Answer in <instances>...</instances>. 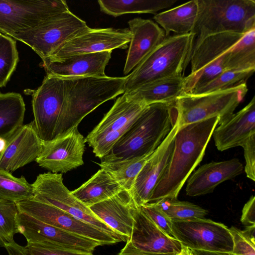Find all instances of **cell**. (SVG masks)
I'll use <instances>...</instances> for the list:
<instances>
[{"label":"cell","mask_w":255,"mask_h":255,"mask_svg":"<svg viewBox=\"0 0 255 255\" xmlns=\"http://www.w3.org/2000/svg\"><path fill=\"white\" fill-rule=\"evenodd\" d=\"M219 122V118L215 117L179 127L169 163L148 203L177 200L183 186L203 158Z\"/></svg>","instance_id":"6da1fadb"},{"label":"cell","mask_w":255,"mask_h":255,"mask_svg":"<svg viewBox=\"0 0 255 255\" xmlns=\"http://www.w3.org/2000/svg\"><path fill=\"white\" fill-rule=\"evenodd\" d=\"M177 118L175 102L147 105L102 159L124 160L152 154L169 134Z\"/></svg>","instance_id":"7a4b0ae2"},{"label":"cell","mask_w":255,"mask_h":255,"mask_svg":"<svg viewBox=\"0 0 255 255\" xmlns=\"http://www.w3.org/2000/svg\"><path fill=\"white\" fill-rule=\"evenodd\" d=\"M63 79L65 99L57 137L78 127L85 117L104 103L124 94L127 76Z\"/></svg>","instance_id":"3957f363"},{"label":"cell","mask_w":255,"mask_h":255,"mask_svg":"<svg viewBox=\"0 0 255 255\" xmlns=\"http://www.w3.org/2000/svg\"><path fill=\"white\" fill-rule=\"evenodd\" d=\"M195 33L169 35L127 76L125 93L147 83L184 76L193 50Z\"/></svg>","instance_id":"277c9868"},{"label":"cell","mask_w":255,"mask_h":255,"mask_svg":"<svg viewBox=\"0 0 255 255\" xmlns=\"http://www.w3.org/2000/svg\"><path fill=\"white\" fill-rule=\"evenodd\" d=\"M193 48L208 36L224 32L246 33L255 29L254 0H198Z\"/></svg>","instance_id":"5b68a950"},{"label":"cell","mask_w":255,"mask_h":255,"mask_svg":"<svg viewBox=\"0 0 255 255\" xmlns=\"http://www.w3.org/2000/svg\"><path fill=\"white\" fill-rule=\"evenodd\" d=\"M248 91L244 84L206 94L183 93L175 102L179 127L215 117L220 123L234 113Z\"/></svg>","instance_id":"8992f818"},{"label":"cell","mask_w":255,"mask_h":255,"mask_svg":"<svg viewBox=\"0 0 255 255\" xmlns=\"http://www.w3.org/2000/svg\"><path fill=\"white\" fill-rule=\"evenodd\" d=\"M147 105L127 94L119 97L101 122L85 139L96 156L102 159L128 130Z\"/></svg>","instance_id":"52a82bcc"},{"label":"cell","mask_w":255,"mask_h":255,"mask_svg":"<svg viewBox=\"0 0 255 255\" xmlns=\"http://www.w3.org/2000/svg\"><path fill=\"white\" fill-rule=\"evenodd\" d=\"M91 28L70 10L10 37L29 46L41 59L49 57L67 41Z\"/></svg>","instance_id":"ba28073f"},{"label":"cell","mask_w":255,"mask_h":255,"mask_svg":"<svg viewBox=\"0 0 255 255\" xmlns=\"http://www.w3.org/2000/svg\"><path fill=\"white\" fill-rule=\"evenodd\" d=\"M32 185L34 199L58 208L92 225L109 234L119 242L128 241L100 220L89 207L74 196L64 184L62 174L51 172L40 174Z\"/></svg>","instance_id":"9c48e42d"},{"label":"cell","mask_w":255,"mask_h":255,"mask_svg":"<svg viewBox=\"0 0 255 255\" xmlns=\"http://www.w3.org/2000/svg\"><path fill=\"white\" fill-rule=\"evenodd\" d=\"M69 10L63 0H0V32L10 37Z\"/></svg>","instance_id":"30bf717a"},{"label":"cell","mask_w":255,"mask_h":255,"mask_svg":"<svg viewBox=\"0 0 255 255\" xmlns=\"http://www.w3.org/2000/svg\"><path fill=\"white\" fill-rule=\"evenodd\" d=\"M65 99L64 79L46 74L41 85L34 91L32 106L34 126L43 142L58 136V131Z\"/></svg>","instance_id":"8fae6325"},{"label":"cell","mask_w":255,"mask_h":255,"mask_svg":"<svg viewBox=\"0 0 255 255\" xmlns=\"http://www.w3.org/2000/svg\"><path fill=\"white\" fill-rule=\"evenodd\" d=\"M173 237L191 250L231 253L232 236L224 224L210 219L172 220Z\"/></svg>","instance_id":"7c38bea8"},{"label":"cell","mask_w":255,"mask_h":255,"mask_svg":"<svg viewBox=\"0 0 255 255\" xmlns=\"http://www.w3.org/2000/svg\"><path fill=\"white\" fill-rule=\"evenodd\" d=\"M19 211L41 222L102 244L119 242L107 233L82 221L69 213L33 197L15 202Z\"/></svg>","instance_id":"4fadbf2b"},{"label":"cell","mask_w":255,"mask_h":255,"mask_svg":"<svg viewBox=\"0 0 255 255\" xmlns=\"http://www.w3.org/2000/svg\"><path fill=\"white\" fill-rule=\"evenodd\" d=\"M131 38L128 28H91L67 41L42 61H58L71 56L125 49Z\"/></svg>","instance_id":"5bb4252c"},{"label":"cell","mask_w":255,"mask_h":255,"mask_svg":"<svg viewBox=\"0 0 255 255\" xmlns=\"http://www.w3.org/2000/svg\"><path fill=\"white\" fill-rule=\"evenodd\" d=\"M18 233L27 243L52 245L76 252L93 254L100 242L41 222L19 211L17 216Z\"/></svg>","instance_id":"9a60e30c"},{"label":"cell","mask_w":255,"mask_h":255,"mask_svg":"<svg viewBox=\"0 0 255 255\" xmlns=\"http://www.w3.org/2000/svg\"><path fill=\"white\" fill-rule=\"evenodd\" d=\"M85 140L78 127L66 134L43 142L35 161L38 165L54 173H65L84 164Z\"/></svg>","instance_id":"2e32d148"},{"label":"cell","mask_w":255,"mask_h":255,"mask_svg":"<svg viewBox=\"0 0 255 255\" xmlns=\"http://www.w3.org/2000/svg\"><path fill=\"white\" fill-rule=\"evenodd\" d=\"M179 125L177 121L161 144L151 154L137 175L129 193L137 208L148 203L151 193L169 163L174 137Z\"/></svg>","instance_id":"e0dca14e"},{"label":"cell","mask_w":255,"mask_h":255,"mask_svg":"<svg viewBox=\"0 0 255 255\" xmlns=\"http://www.w3.org/2000/svg\"><path fill=\"white\" fill-rule=\"evenodd\" d=\"M43 144L33 121L23 125L6 139L5 147L0 154V169L13 172L35 161Z\"/></svg>","instance_id":"ac0fdd59"},{"label":"cell","mask_w":255,"mask_h":255,"mask_svg":"<svg viewBox=\"0 0 255 255\" xmlns=\"http://www.w3.org/2000/svg\"><path fill=\"white\" fill-rule=\"evenodd\" d=\"M100 220L119 235L129 240L137 208L129 192L123 190L114 196L89 207Z\"/></svg>","instance_id":"d6986e66"},{"label":"cell","mask_w":255,"mask_h":255,"mask_svg":"<svg viewBox=\"0 0 255 255\" xmlns=\"http://www.w3.org/2000/svg\"><path fill=\"white\" fill-rule=\"evenodd\" d=\"M212 136L219 151L240 146L255 133V99L239 112L219 123Z\"/></svg>","instance_id":"ffe728a7"},{"label":"cell","mask_w":255,"mask_h":255,"mask_svg":"<svg viewBox=\"0 0 255 255\" xmlns=\"http://www.w3.org/2000/svg\"><path fill=\"white\" fill-rule=\"evenodd\" d=\"M129 240L136 249L151 253L176 255L182 248L179 241L162 231L139 208L134 213Z\"/></svg>","instance_id":"44dd1931"},{"label":"cell","mask_w":255,"mask_h":255,"mask_svg":"<svg viewBox=\"0 0 255 255\" xmlns=\"http://www.w3.org/2000/svg\"><path fill=\"white\" fill-rule=\"evenodd\" d=\"M131 38L124 68L127 75L166 37L164 30L153 21L137 17L128 21Z\"/></svg>","instance_id":"7402d4cb"},{"label":"cell","mask_w":255,"mask_h":255,"mask_svg":"<svg viewBox=\"0 0 255 255\" xmlns=\"http://www.w3.org/2000/svg\"><path fill=\"white\" fill-rule=\"evenodd\" d=\"M244 167L238 158L212 161L201 166L187 180L186 195L195 197L212 193L220 183L235 178Z\"/></svg>","instance_id":"603a6c76"},{"label":"cell","mask_w":255,"mask_h":255,"mask_svg":"<svg viewBox=\"0 0 255 255\" xmlns=\"http://www.w3.org/2000/svg\"><path fill=\"white\" fill-rule=\"evenodd\" d=\"M112 51L73 56L58 61H42L46 74L66 78L75 77L107 76L105 68Z\"/></svg>","instance_id":"cb8c5ba5"},{"label":"cell","mask_w":255,"mask_h":255,"mask_svg":"<svg viewBox=\"0 0 255 255\" xmlns=\"http://www.w3.org/2000/svg\"><path fill=\"white\" fill-rule=\"evenodd\" d=\"M245 34L235 32L215 34L204 38L193 48L191 58L190 78L198 74L205 66L231 49Z\"/></svg>","instance_id":"d4e9b609"},{"label":"cell","mask_w":255,"mask_h":255,"mask_svg":"<svg viewBox=\"0 0 255 255\" xmlns=\"http://www.w3.org/2000/svg\"><path fill=\"white\" fill-rule=\"evenodd\" d=\"M185 77L174 76L156 80L143 85L128 93L132 99L146 105L174 103L185 93Z\"/></svg>","instance_id":"484cf974"},{"label":"cell","mask_w":255,"mask_h":255,"mask_svg":"<svg viewBox=\"0 0 255 255\" xmlns=\"http://www.w3.org/2000/svg\"><path fill=\"white\" fill-rule=\"evenodd\" d=\"M198 0H192L156 14L153 17L164 30L166 37L193 33L198 15Z\"/></svg>","instance_id":"4316f807"},{"label":"cell","mask_w":255,"mask_h":255,"mask_svg":"<svg viewBox=\"0 0 255 255\" xmlns=\"http://www.w3.org/2000/svg\"><path fill=\"white\" fill-rule=\"evenodd\" d=\"M123 190L110 175L101 168L71 192L77 199L89 207L114 196Z\"/></svg>","instance_id":"83f0119b"},{"label":"cell","mask_w":255,"mask_h":255,"mask_svg":"<svg viewBox=\"0 0 255 255\" xmlns=\"http://www.w3.org/2000/svg\"><path fill=\"white\" fill-rule=\"evenodd\" d=\"M25 112L21 94L0 92V137L7 139L23 125Z\"/></svg>","instance_id":"f1b7e54d"},{"label":"cell","mask_w":255,"mask_h":255,"mask_svg":"<svg viewBox=\"0 0 255 255\" xmlns=\"http://www.w3.org/2000/svg\"><path fill=\"white\" fill-rule=\"evenodd\" d=\"M177 0H99L101 11L117 17L128 13L156 14L173 5Z\"/></svg>","instance_id":"f546056e"},{"label":"cell","mask_w":255,"mask_h":255,"mask_svg":"<svg viewBox=\"0 0 255 255\" xmlns=\"http://www.w3.org/2000/svg\"><path fill=\"white\" fill-rule=\"evenodd\" d=\"M151 155L124 160L102 159L99 165L124 190L129 192L137 175Z\"/></svg>","instance_id":"4dcf8cb0"},{"label":"cell","mask_w":255,"mask_h":255,"mask_svg":"<svg viewBox=\"0 0 255 255\" xmlns=\"http://www.w3.org/2000/svg\"><path fill=\"white\" fill-rule=\"evenodd\" d=\"M33 196L32 185L23 176L16 177L10 172L0 169V200L15 203Z\"/></svg>","instance_id":"1f68e13d"},{"label":"cell","mask_w":255,"mask_h":255,"mask_svg":"<svg viewBox=\"0 0 255 255\" xmlns=\"http://www.w3.org/2000/svg\"><path fill=\"white\" fill-rule=\"evenodd\" d=\"M255 68L228 70L208 83L195 89L192 94H203L230 89L246 84Z\"/></svg>","instance_id":"d6a6232c"},{"label":"cell","mask_w":255,"mask_h":255,"mask_svg":"<svg viewBox=\"0 0 255 255\" xmlns=\"http://www.w3.org/2000/svg\"><path fill=\"white\" fill-rule=\"evenodd\" d=\"M19 60L16 40L2 34L0 36V88L6 85Z\"/></svg>","instance_id":"836d02e7"},{"label":"cell","mask_w":255,"mask_h":255,"mask_svg":"<svg viewBox=\"0 0 255 255\" xmlns=\"http://www.w3.org/2000/svg\"><path fill=\"white\" fill-rule=\"evenodd\" d=\"M172 220H186L203 218L208 211L202 207L186 201L164 200L156 203Z\"/></svg>","instance_id":"e575fe53"},{"label":"cell","mask_w":255,"mask_h":255,"mask_svg":"<svg viewBox=\"0 0 255 255\" xmlns=\"http://www.w3.org/2000/svg\"><path fill=\"white\" fill-rule=\"evenodd\" d=\"M19 213L15 202L0 200V245L2 247L14 241V235L18 233Z\"/></svg>","instance_id":"d590c367"},{"label":"cell","mask_w":255,"mask_h":255,"mask_svg":"<svg viewBox=\"0 0 255 255\" xmlns=\"http://www.w3.org/2000/svg\"><path fill=\"white\" fill-rule=\"evenodd\" d=\"M139 208L162 231L168 236L174 238L172 233V220L158 205L155 203H148Z\"/></svg>","instance_id":"8d00e7d4"},{"label":"cell","mask_w":255,"mask_h":255,"mask_svg":"<svg viewBox=\"0 0 255 255\" xmlns=\"http://www.w3.org/2000/svg\"><path fill=\"white\" fill-rule=\"evenodd\" d=\"M232 236L234 255H255V242H253L242 231L232 226L229 228Z\"/></svg>","instance_id":"74e56055"},{"label":"cell","mask_w":255,"mask_h":255,"mask_svg":"<svg viewBox=\"0 0 255 255\" xmlns=\"http://www.w3.org/2000/svg\"><path fill=\"white\" fill-rule=\"evenodd\" d=\"M24 247L29 255H93L42 243H27Z\"/></svg>","instance_id":"f35d334b"},{"label":"cell","mask_w":255,"mask_h":255,"mask_svg":"<svg viewBox=\"0 0 255 255\" xmlns=\"http://www.w3.org/2000/svg\"><path fill=\"white\" fill-rule=\"evenodd\" d=\"M246 165L244 167L247 176L255 181V133L251 135L242 145Z\"/></svg>","instance_id":"ab89813d"},{"label":"cell","mask_w":255,"mask_h":255,"mask_svg":"<svg viewBox=\"0 0 255 255\" xmlns=\"http://www.w3.org/2000/svg\"><path fill=\"white\" fill-rule=\"evenodd\" d=\"M241 222L245 226H255V197L252 195L245 204L243 209Z\"/></svg>","instance_id":"60d3db41"},{"label":"cell","mask_w":255,"mask_h":255,"mask_svg":"<svg viewBox=\"0 0 255 255\" xmlns=\"http://www.w3.org/2000/svg\"><path fill=\"white\" fill-rule=\"evenodd\" d=\"M118 255H176L175 254H156L144 252L135 248L128 240Z\"/></svg>","instance_id":"b9f144b4"},{"label":"cell","mask_w":255,"mask_h":255,"mask_svg":"<svg viewBox=\"0 0 255 255\" xmlns=\"http://www.w3.org/2000/svg\"><path fill=\"white\" fill-rule=\"evenodd\" d=\"M3 247L6 250L8 255H29L24 247L19 245L14 241L5 244Z\"/></svg>","instance_id":"7bdbcfd3"},{"label":"cell","mask_w":255,"mask_h":255,"mask_svg":"<svg viewBox=\"0 0 255 255\" xmlns=\"http://www.w3.org/2000/svg\"><path fill=\"white\" fill-rule=\"evenodd\" d=\"M193 255H234L230 252L191 250Z\"/></svg>","instance_id":"ee69618b"},{"label":"cell","mask_w":255,"mask_h":255,"mask_svg":"<svg viewBox=\"0 0 255 255\" xmlns=\"http://www.w3.org/2000/svg\"><path fill=\"white\" fill-rule=\"evenodd\" d=\"M176 255H193L192 251L189 248L182 246L181 251Z\"/></svg>","instance_id":"f6af8a7d"},{"label":"cell","mask_w":255,"mask_h":255,"mask_svg":"<svg viewBox=\"0 0 255 255\" xmlns=\"http://www.w3.org/2000/svg\"><path fill=\"white\" fill-rule=\"evenodd\" d=\"M6 144V139L4 138L0 137V154L4 149Z\"/></svg>","instance_id":"bcb514c9"},{"label":"cell","mask_w":255,"mask_h":255,"mask_svg":"<svg viewBox=\"0 0 255 255\" xmlns=\"http://www.w3.org/2000/svg\"><path fill=\"white\" fill-rule=\"evenodd\" d=\"M1 34H2V33L0 32V36Z\"/></svg>","instance_id":"7dc6e473"}]
</instances>
